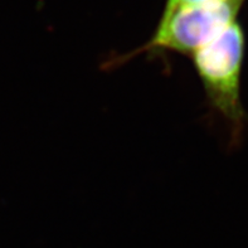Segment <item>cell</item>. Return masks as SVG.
Listing matches in <instances>:
<instances>
[{
    "label": "cell",
    "instance_id": "6da1fadb",
    "mask_svg": "<svg viewBox=\"0 0 248 248\" xmlns=\"http://www.w3.org/2000/svg\"><path fill=\"white\" fill-rule=\"evenodd\" d=\"M243 54L245 34L236 20L190 56L212 108L228 123L234 136L239 135L245 121L241 104Z\"/></svg>",
    "mask_w": 248,
    "mask_h": 248
},
{
    "label": "cell",
    "instance_id": "7a4b0ae2",
    "mask_svg": "<svg viewBox=\"0 0 248 248\" xmlns=\"http://www.w3.org/2000/svg\"><path fill=\"white\" fill-rule=\"evenodd\" d=\"M241 4L242 0H224L164 10L156 31L148 43L120 60L115 58L110 66H116L121 61H129L144 52L168 50L192 56L236 22Z\"/></svg>",
    "mask_w": 248,
    "mask_h": 248
},
{
    "label": "cell",
    "instance_id": "3957f363",
    "mask_svg": "<svg viewBox=\"0 0 248 248\" xmlns=\"http://www.w3.org/2000/svg\"><path fill=\"white\" fill-rule=\"evenodd\" d=\"M214 1H224V0H167V5L164 10H171L180 6L201 5V4L214 3Z\"/></svg>",
    "mask_w": 248,
    "mask_h": 248
}]
</instances>
